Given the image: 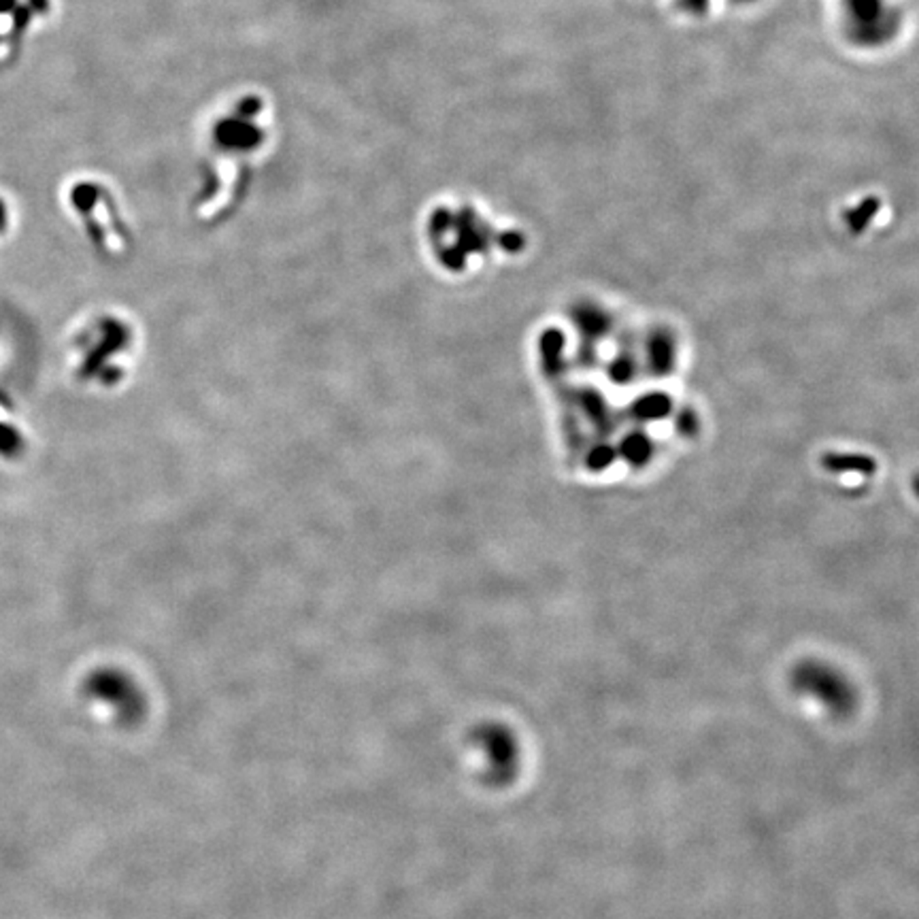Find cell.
<instances>
[{
  "instance_id": "cell-1",
  "label": "cell",
  "mask_w": 919,
  "mask_h": 919,
  "mask_svg": "<svg viewBox=\"0 0 919 919\" xmlns=\"http://www.w3.org/2000/svg\"><path fill=\"white\" fill-rule=\"evenodd\" d=\"M800 690H805L807 694L817 696L823 705L830 707L834 711H845L849 709V688L843 679H837V675L828 673L823 668H807L799 670V677H796Z\"/></svg>"
}]
</instances>
